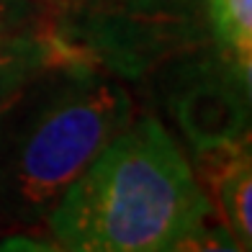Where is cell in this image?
<instances>
[{
    "label": "cell",
    "instance_id": "1",
    "mask_svg": "<svg viewBox=\"0 0 252 252\" xmlns=\"http://www.w3.org/2000/svg\"><path fill=\"white\" fill-rule=\"evenodd\" d=\"M214 211L157 119L129 121L62 193L44 224L72 252H167Z\"/></svg>",
    "mask_w": 252,
    "mask_h": 252
},
{
    "label": "cell",
    "instance_id": "2",
    "mask_svg": "<svg viewBox=\"0 0 252 252\" xmlns=\"http://www.w3.org/2000/svg\"><path fill=\"white\" fill-rule=\"evenodd\" d=\"M131 116L124 85L90 70L31 75L0 103V219L44 221Z\"/></svg>",
    "mask_w": 252,
    "mask_h": 252
},
{
    "label": "cell",
    "instance_id": "3",
    "mask_svg": "<svg viewBox=\"0 0 252 252\" xmlns=\"http://www.w3.org/2000/svg\"><path fill=\"white\" fill-rule=\"evenodd\" d=\"M247 100L250 93L239 83L201 80L175 98V116L196 152H206L250 136Z\"/></svg>",
    "mask_w": 252,
    "mask_h": 252
},
{
    "label": "cell",
    "instance_id": "4",
    "mask_svg": "<svg viewBox=\"0 0 252 252\" xmlns=\"http://www.w3.org/2000/svg\"><path fill=\"white\" fill-rule=\"evenodd\" d=\"M211 206L219 209L224 224L245 252H252V157L250 136L224 147L198 152Z\"/></svg>",
    "mask_w": 252,
    "mask_h": 252
},
{
    "label": "cell",
    "instance_id": "5",
    "mask_svg": "<svg viewBox=\"0 0 252 252\" xmlns=\"http://www.w3.org/2000/svg\"><path fill=\"white\" fill-rule=\"evenodd\" d=\"M221 62L250 93L252 83V0H203Z\"/></svg>",
    "mask_w": 252,
    "mask_h": 252
},
{
    "label": "cell",
    "instance_id": "6",
    "mask_svg": "<svg viewBox=\"0 0 252 252\" xmlns=\"http://www.w3.org/2000/svg\"><path fill=\"white\" fill-rule=\"evenodd\" d=\"M41 67H47V57L39 41L0 33V103Z\"/></svg>",
    "mask_w": 252,
    "mask_h": 252
},
{
    "label": "cell",
    "instance_id": "7",
    "mask_svg": "<svg viewBox=\"0 0 252 252\" xmlns=\"http://www.w3.org/2000/svg\"><path fill=\"white\" fill-rule=\"evenodd\" d=\"M167 252H245V250L221 219L214 221L211 211L206 219L193 224L186 234H180Z\"/></svg>",
    "mask_w": 252,
    "mask_h": 252
},
{
    "label": "cell",
    "instance_id": "8",
    "mask_svg": "<svg viewBox=\"0 0 252 252\" xmlns=\"http://www.w3.org/2000/svg\"><path fill=\"white\" fill-rule=\"evenodd\" d=\"M0 252H72V250L31 234H8L0 239Z\"/></svg>",
    "mask_w": 252,
    "mask_h": 252
}]
</instances>
